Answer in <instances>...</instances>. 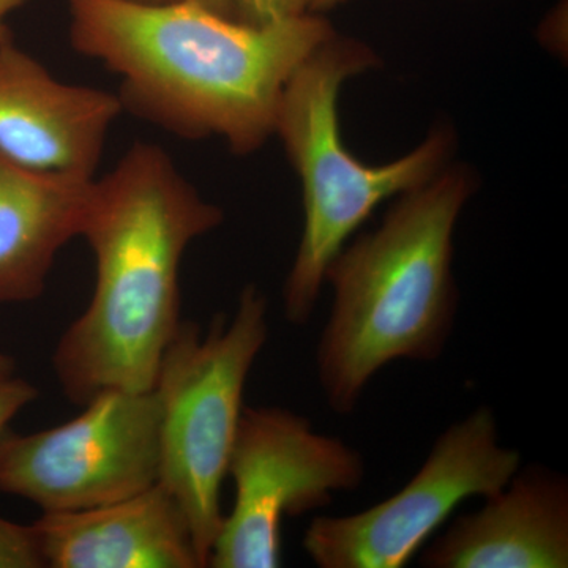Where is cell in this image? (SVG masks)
Here are the masks:
<instances>
[{"instance_id":"cell-1","label":"cell","mask_w":568,"mask_h":568,"mask_svg":"<svg viewBox=\"0 0 568 568\" xmlns=\"http://www.w3.org/2000/svg\"><path fill=\"white\" fill-rule=\"evenodd\" d=\"M69 6L71 44L122 78L123 111L186 140L223 138L235 155L274 136L287 82L336 33L316 13L252 24L190 0Z\"/></svg>"},{"instance_id":"cell-2","label":"cell","mask_w":568,"mask_h":568,"mask_svg":"<svg viewBox=\"0 0 568 568\" xmlns=\"http://www.w3.org/2000/svg\"><path fill=\"white\" fill-rule=\"evenodd\" d=\"M223 220L151 142H134L110 173L93 179L81 237L95 256V290L52 354L70 403L151 390L182 324L183 256Z\"/></svg>"},{"instance_id":"cell-3","label":"cell","mask_w":568,"mask_h":568,"mask_svg":"<svg viewBox=\"0 0 568 568\" xmlns=\"http://www.w3.org/2000/svg\"><path fill=\"white\" fill-rule=\"evenodd\" d=\"M476 186L473 168L448 163L399 194L383 223L328 265L332 305L316 372L332 413L353 414L386 366L429 364L446 351L459 304L455 227Z\"/></svg>"},{"instance_id":"cell-4","label":"cell","mask_w":568,"mask_h":568,"mask_svg":"<svg viewBox=\"0 0 568 568\" xmlns=\"http://www.w3.org/2000/svg\"><path fill=\"white\" fill-rule=\"evenodd\" d=\"M376 65L368 44L335 33L295 71L276 112L275 134L304 190V233L283 286L284 317L297 327L315 315L328 265L347 239L377 205L443 171L457 144L450 126L437 125L394 162L372 166L355 159L339 129V92Z\"/></svg>"},{"instance_id":"cell-5","label":"cell","mask_w":568,"mask_h":568,"mask_svg":"<svg viewBox=\"0 0 568 568\" xmlns=\"http://www.w3.org/2000/svg\"><path fill=\"white\" fill-rule=\"evenodd\" d=\"M267 310L263 291L248 284L234 316L216 317L205 334L182 321L152 387L160 409L159 481L185 511L204 567L222 528L223 481L246 381L267 343Z\"/></svg>"},{"instance_id":"cell-6","label":"cell","mask_w":568,"mask_h":568,"mask_svg":"<svg viewBox=\"0 0 568 568\" xmlns=\"http://www.w3.org/2000/svg\"><path fill=\"white\" fill-rule=\"evenodd\" d=\"M366 476L364 455L339 437L321 435L308 418L276 406H245L227 474L233 508L213 541L209 567L282 566L287 517L323 510Z\"/></svg>"},{"instance_id":"cell-7","label":"cell","mask_w":568,"mask_h":568,"mask_svg":"<svg viewBox=\"0 0 568 568\" xmlns=\"http://www.w3.org/2000/svg\"><path fill=\"white\" fill-rule=\"evenodd\" d=\"M521 465L519 450L500 443L495 410L477 407L437 436L394 496L357 514L313 518L306 556L320 568H403L463 503L495 495Z\"/></svg>"},{"instance_id":"cell-8","label":"cell","mask_w":568,"mask_h":568,"mask_svg":"<svg viewBox=\"0 0 568 568\" xmlns=\"http://www.w3.org/2000/svg\"><path fill=\"white\" fill-rule=\"evenodd\" d=\"M73 420L0 440V491L43 514L106 506L151 488L160 476L155 392L110 390Z\"/></svg>"},{"instance_id":"cell-9","label":"cell","mask_w":568,"mask_h":568,"mask_svg":"<svg viewBox=\"0 0 568 568\" xmlns=\"http://www.w3.org/2000/svg\"><path fill=\"white\" fill-rule=\"evenodd\" d=\"M119 95L55 80L31 54L0 40V153L40 173L93 179Z\"/></svg>"},{"instance_id":"cell-10","label":"cell","mask_w":568,"mask_h":568,"mask_svg":"<svg viewBox=\"0 0 568 568\" xmlns=\"http://www.w3.org/2000/svg\"><path fill=\"white\" fill-rule=\"evenodd\" d=\"M420 566L567 568V476L544 465L519 466L506 487L426 547Z\"/></svg>"},{"instance_id":"cell-11","label":"cell","mask_w":568,"mask_h":568,"mask_svg":"<svg viewBox=\"0 0 568 568\" xmlns=\"http://www.w3.org/2000/svg\"><path fill=\"white\" fill-rule=\"evenodd\" d=\"M44 567L204 568L181 504L160 481L138 495L33 523Z\"/></svg>"},{"instance_id":"cell-12","label":"cell","mask_w":568,"mask_h":568,"mask_svg":"<svg viewBox=\"0 0 568 568\" xmlns=\"http://www.w3.org/2000/svg\"><path fill=\"white\" fill-rule=\"evenodd\" d=\"M93 179L40 173L0 153V304L44 293L59 252L81 237Z\"/></svg>"},{"instance_id":"cell-13","label":"cell","mask_w":568,"mask_h":568,"mask_svg":"<svg viewBox=\"0 0 568 568\" xmlns=\"http://www.w3.org/2000/svg\"><path fill=\"white\" fill-rule=\"evenodd\" d=\"M44 567L36 526L0 518V568Z\"/></svg>"},{"instance_id":"cell-14","label":"cell","mask_w":568,"mask_h":568,"mask_svg":"<svg viewBox=\"0 0 568 568\" xmlns=\"http://www.w3.org/2000/svg\"><path fill=\"white\" fill-rule=\"evenodd\" d=\"M39 396L33 384L13 375L0 376V440L9 433L10 422L36 402Z\"/></svg>"},{"instance_id":"cell-15","label":"cell","mask_w":568,"mask_h":568,"mask_svg":"<svg viewBox=\"0 0 568 568\" xmlns=\"http://www.w3.org/2000/svg\"><path fill=\"white\" fill-rule=\"evenodd\" d=\"M245 18L252 24H267L308 13V0H244Z\"/></svg>"},{"instance_id":"cell-16","label":"cell","mask_w":568,"mask_h":568,"mask_svg":"<svg viewBox=\"0 0 568 568\" xmlns=\"http://www.w3.org/2000/svg\"><path fill=\"white\" fill-rule=\"evenodd\" d=\"M204 9L215 11L222 17L233 18V20L246 21L244 0H190Z\"/></svg>"},{"instance_id":"cell-17","label":"cell","mask_w":568,"mask_h":568,"mask_svg":"<svg viewBox=\"0 0 568 568\" xmlns=\"http://www.w3.org/2000/svg\"><path fill=\"white\" fill-rule=\"evenodd\" d=\"M26 2L28 0H0V40L11 37L6 26V18L9 17L10 11L24 6Z\"/></svg>"},{"instance_id":"cell-18","label":"cell","mask_w":568,"mask_h":568,"mask_svg":"<svg viewBox=\"0 0 568 568\" xmlns=\"http://www.w3.org/2000/svg\"><path fill=\"white\" fill-rule=\"evenodd\" d=\"M346 2L349 0H308V13L321 14Z\"/></svg>"},{"instance_id":"cell-19","label":"cell","mask_w":568,"mask_h":568,"mask_svg":"<svg viewBox=\"0 0 568 568\" xmlns=\"http://www.w3.org/2000/svg\"><path fill=\"white\" fill-rule=\"evenodd\" d=\"M14 361L9 355L0 354V376L13 375Z\"/></svg>"},{"instance_id":"cell-20","label":"cell","mask_w":568,"mask_h":568,"mask_svg":"<svg viewBox=\"0 0 568 568\" xmlns=\"http://www.w3.org/2000/svg\"><path fill=\"white\" fill-rule=\"evenodd\" d=\"M126 2L145 3V6H160V3H173L179 0H126Z\"/></svg>"}]
</instances>
